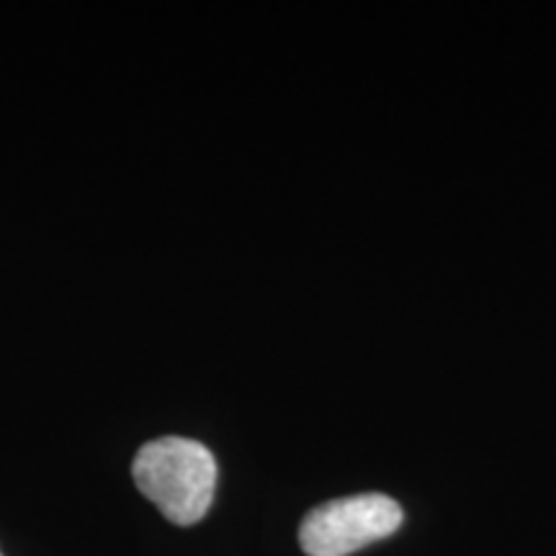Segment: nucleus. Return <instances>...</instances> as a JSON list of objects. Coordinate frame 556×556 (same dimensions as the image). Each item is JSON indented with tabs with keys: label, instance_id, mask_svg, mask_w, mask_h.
Masks as SVG:
<instances>
[{
	"label": "nucleus",
	"instance_id": "1",
	"mask_svg": "<svg viewBox=\"0 0 556 556\" xmlns=\"http://www.w3.org/2000/svg\"><path fill=\"white\" fill-rule=\"evenodd\" d=\"M131 477L170 523L193 526L214 503L217 462L204 443L191 438H157L137 451Z\"/></svg>",
	"mask_w": 556,
	"mask_h": 556
},
{
	"label": "nucleus",
	"instance_id": "2",
	"mask_svg": "<svg viewBox=\"0 0 556 556\" xmlns=\"http://www.w3.org/2000/svg\"><path fill=\"white\" fill-rule=\"evenodd\" d=\"M402 520V507L381 492L330 500L302 520L299 544L307 556H348L397 533Z\"/></svg>",
	"mask_w": 556,
	"mask_h": 556
},
{
	"label": "nucleus",
	"instance_id": "3",
	"mask_svg": "<svg viewBox=\"0 0 556 556\" xmlns=\"http://www.w3.org/2000/svg\"><path fill=\"white\" fill-rule=\"evenodd\" d=\"M0 556H3V554H0Z\"/></svg>",
	"mask_w": 556,
	"mask_h": 556
}]
</instances>
